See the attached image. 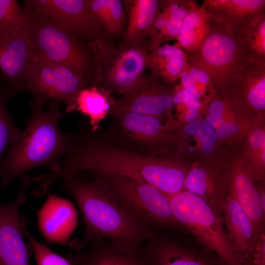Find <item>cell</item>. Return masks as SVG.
<instances>
[{
  "label": "cell",
  "instance_id": "obj_14",
  "mask_svg": "<svg viewBox=\"0 0 265 265\" xmlns=\"http://www.w3.org/2000/svg\"><path fill=\"white\" fill-rule=\"evenodd\" d=\"M29 29L0 34V79L15 95L24 91L34 62Z\"/></svg>",
  "mask_w": 265,
  "mask_h": 265
},
{
  "label": "cell",
  "instance_id": "obj_19",
  "mask_svg": "<svg viewBox=\"0 0 265 265\" xmlns=\"http://www.w3.org/2000/svg\"><path fill=\"white\" fill-rule=\"evenodd\" d=\"M210 22L236 33L250 18L265 12V0H205Z\"/></svg>",
  "mask_w": 265,
  "mask_h": 265
},
{
  "label": "cell",
  "instance_id": "obj_25",
  "mask_svg": "<svg viewBox=\"0 0 265 265\" xmlns=\"http://www.w3.org/2000/svg\"><path fill=\"white\" fill-rule=\"evenodd\" d=\"M111 97L106 90L94 85L87 86L79 93L76 110L89 118L91 131H97L101 121L109 114Z\"/></svg>",
  "mask_w": 265,
  "mask_h": 265
},
{
  "label": "cell",
  "instance_id": "obj_34",
  "mask_svg": "<svg viewBox=\"0 0 265 265\" xmlns=\"http://www.w3.org/2000/svg\"><path fill=\"white\" fill-rule=\"evenodd\" d=\"M127 17L123 0H108L104 29L109 37L123 34Z\"/></svg>",
  "mask_w": 265,
  "mask_h": 265
},
{
  "label": "cell",
  "instance_id": "obj_39",
  "mask_svg": "<svg viewBox=\"0 0 265 265\" xmlns=\"http://www.w3.org/2000/svg\"><path fill=\"white\" fill-rule=\"evenodd\" d=\"M201 111L193 109H186L184 113L183 119L185 122L190 124L200 118V113Z\"/></svg>",
  "mask_w": 265,
  "mask_h": 265
},
{
  "label": "cell",
  "instance_id": "obj_23",
  "mask_svg": "<svg viewBox=\"0 0 265 265\" xmlns=\"http://www.w3.org/2000/svg\"><path fill=\"white\" fill-rule=\"evenodd\" d=\"M187 60L186 53L178 45L164 44L148 51L146 66L151 75L173 86L179 80Z\"/></svg>",
  "mask_w": 265,
  "mask_h": 265
},
{
  "label": "cell",
  "instance_id": "obj_1",
  "mask_svg": "<svg viewBox=\"0 0 265 265\" xmlns=\"http://www.w3.org/2000/svg\"><path fill=\"white\" fill-rule=\"evenodd\" d=\"M82 171L127 176L153 185L169 198L184 190L188 171L174 159L144 154L119 145L107 135L82 130L69 133L59 168L40 175L38 181L44 189L49 190L57 181Z\"/></svg>",
  "mask_w": 265,
  "mask_h": 265
},
{
  "label": "cell",
  "instance_id": "obj_5",
  "mask_svg": "<svg viewBox=\"0 0 265 265\" xmlns=\"http://www.w3.org/2000/svg\"><path fill=\"white\" fill-rule=\"evenodd\" d=\"M172 214L226 265H244L227 236L221 212L200 196L183 190L169 198Z\"/></svg>",
  "mask_w": 265,
  "mask_h": 265
},
{
  "label": "cell",
  "instance_id": "obj_28",
  "mask_svg": "<svg viewBox=\"0 0 265 265\" xmlns=\"http://www.w3.org/2000/svg\"><path fill=\"white\" fill-rule=\"evenodd\" d=\"M29 28V17L17 0H0V34Z\"/></svg>",
  "mask_w": 265,
  "mask_h": 265
},
{
  "label": "cell",
  "instance_id": "obj_32",
  "mask_svg": "<svg viewBox=\"0 0 265 265\" xmlns=\"http://www.w3.org/2000/svg\"><path fill=\"white\" fill-rule=\"evenodd\" d=\"M187 60L186 67L197 88L204 98V106L210 100L207 93L212 99L217 93V91L211 76L208 71L198 62L186 54Z\"/></svg>",
  "mask_w": 265,
  "mask_h": 265
},
{
  "label": "cell",
  "instance_id": "obj_17",
  "mask_svg": "<svg viewBox=\"0 0 265 265\" xmlns=\"http://www.w3.org/2000/svg\"><path fill=\"white\" fill-rule=\"evenodd\" d=\"M219 208L227 236L238 257L239 255L240 257L247 256L256 250L263 240V235L257 230L233 194L229 192L227 196L223 194Z\"/></svg>",
  "mask_w": 265,
  "mask_h": 265
},
{
  "label": "cell",
  "instance_id": "obj_2",
  "mask_svg": "<svg viewBox=\"0 0 265 265\" xmlns=\"http://www.w3.org/2000/svg\"><path fill=\"white\" fill-rule=\"evenodd\" d=\"M62 180V187L74 198L84 222L82 239L71 243L70 247L81 250L88 244L106 241L138 249L147 239L151 231L130 218L104 182L95 177L87 180L80 173Z\"/></svg>",
  "mask_w": 265,
  "mask_h": 265
},
{
  "label": "cell",
  "instance_id": "obj_20",
  "mask_svg": "<svg viewBox=\"0 0 265 265\" xmlns=\"http://www.w3.org/2000/svg\"><path fill=\"white\" fill-rule=\"evenodd\" d=\"M140 249L147 265H209L174 239L151 231Z\"/></svg>",
  "mask_w": 265,
  "mask_h": 265
},
{
  "label": "cell",
  "instance_id": "obj_24",
  "mask_svg": "<svg viewBox=\"0 0 265 265\" xmlns=\"http://www.w3.org/2000/svg\"><path fill=\"white\" fill-rule=\"evenodd\" d=\"M209 15L204 5L194 0L186 16L176 44L186 53L195 52L206 38L210 27Z\"/></svg>",
  "mask_w": 265,
  "mask_h": 265
},
{
  "label": "cell",
  "instance_id": "obj_35",
  "mask_svg": "<svg viewBox=\"0 0 265 265\" xmlns=\"http://www.w3.org/2000/svg\"><path fill=\"white\" fill-rule=\"evenodd\" d=\"M24 234L30 244L37 265H75L68 258L55 253L37 240L26 228Z\"/></svg>",
  "mask_w": 265,
  "mask_h": 265
},
{
  "label": "cell",
  "instance_id": "obj_21",
  "mask_svg": "<svg viewBox=\"0 0 265 265\" xmlns=\"http://www.w3.org/2000/svg\"><path fill=\"white\" fill-rule=\"evenodd\" d=\"M90 244L85 250L68 258L75 265H147L140 248L132 249L106 241Z\"/></svg>",
  "mask_w": 265,
  "mask_h": 265
},
{
  "label": "cell",
  "instance_id": "obj_13",
  "mask_svg": "<svg viewBox=\"0 0 265 265\" xmlns=\"http://www.w3.org/2000/svg\"><path fill=\"white\" fill-rule=\"evenodd\" d=\"M31 184V177L25 176L16 198L7 204L0 203V265H30L24 238L26 222L19 210L27 199Z\"/></svg>",
  "mask_w": 265,
  "mask_h": 265
},
{
  "label": "cell",
  "instance_id": "obj_12",
  "mask_svg": "<svg viewBox=\"0 0 265 265\" xmlns=\"http://www.w3.org/2000/svg\"><path fill=\"white\" fill-rule=\"evenodd\" d=\"M174 87L152 75L119 99H110L109 114L133 113L151 115L160 120L172 118Z\"/></svg>",
  "mask_w": 265,
  "mask_h": 265
},
{
  "label": "cell",
  "instance_id": "obj_31",
  "mask_svg": "<svg viewBox=\"0 0 265 265\" xmlns=\"http://www.w3.org/2000/svg\"><path fill=\"white\" fill-rule=\"evenodd\" d=\"M184 132L196 139L200 152L204 156H212L217 149L219 142L215 131L208 124L205 119L198 120L186 125Z\"/></svg>",
  "mask_w": 265,
  "mask_h": 265
},
{
  "label": "cell",
  "instance_id": "obj_26",
  "mask_svg": "<svg viewBox=\"0 0 265 265\" xmlns=\"http://www.w3.org/2000/svg\"><path fill=\"white\" fill-rule=\"evenodd\" d=\"M184 190L200 196L219 209V203L223 193L218 187L214 174L204 167L196 166L188 171Z\"/></svg>",
  "mask_w": 265,
  "mask_h": 265
},
{
  "label": "cell",
  "instance_id": "obj_3",
  "mask_svg": "<svg viewBox=\"0 0 265 265\" xmlns=\"http://www.w3.org/2000/svg\"><path fill=\"white\" fill-rule=\"evenodd\" d=\"M58 104L49 108L33 107L24 131L9 144L0 164L1 188H5L16 178L41 166L56 171L64 155L69 133L62 132L59 121L62 116Z\"/></svg>",
  "mask_w": 265,
  "mask_h": 265
},
{
  "label": "cell",
  "instance_id": "obj_27",
  "mask_svg": "<svg viewBox=\"0 0 265 265\" xmlns=\"http://www.w3.org/2000/svg\"><path fill=\"white\" fill-rule=\"evenodd\" d=\"M236 34L253 57L265 59V12L248 19Z\"/></svg>",
  "mask_w": 265,
  "mask_h": 265
},
{
  "label": "cell",
  "instance_id": "obj_30",
  "mask_svg": "<svg viewBox=\"0 0 265 265\" xmlns=\"http://www.w3.org/2000/svg\"><path fill=\"white\" fill-rule=\"evenodd\" d=\"M193 0H163L169 12V18L161 37L160 44L177 40L184 21L188 13Z\"/></svg>",
  "mask_w": 265,
  "mask_h": 265
},
{
  "label": "cell",
  "instance_id": "obj_8",
  "mask_svg": "<svg viewBox=\"0 0 265 265\" xmlns=\"http://www.w3.org/2000/svg\"><path fill=\"white\" fill-rule=\"evenodd\" d=\"M96 62L94 85L108 93L124 95L138 85L147 75V42L132 47H117L109 37L91 45Z\"/></svg>",
  "mask_w": 265,
  "mask_h": 265
},
{
  "label": "cell",
  "instance_id": "obj_11",
  "mask_svg": "<svg viewBox=\"0 0 265 265\" xmlns=\"http://www.w3.org/2000/svg\"><path fill=\"white\" fill-rule=\"evenodd\" d=\"M107 135L115 142L144 154L155 156L159 149L177 142L166 125L151 115L118 113Z\"/></svg>",
  "mask_w": 265,
  "mask_h": 265
},
{
  "label": "cell",
  "instance_id": "obj_33",
  "mask_svg": "<svg viewBox=\"0 0 265 265\" xmlns=\"http://www.w3.org/2000/svg\"><path fill=\"white\" fill-rule=\"evenodd\" d=\"M247 147L250 154L257 159L254 174L256 179H261L264 172L265 163V132L262 126L252 127L247 136ZM255 159V160H256Z\"/></svg>",
  "mask_w": 265,
  "mask_h": 265
},
{
  "label": "cell",
  "instance_id": "obj_9",
  "mask_svg": "<svg viewBox=\"0 0 265 265\" xmlns=\"http://www.w3.org/2000/svg\"><path fill=\"white\" fill-rule=\"evenodd\" d=\"M81 72L67 66L44 59H34L24 91L33 97L30 105L41 108L47 101L63 103L67 113L76 110L79 93L91 85Z\"/></svg>",
  "mask_w": 265,
  "mask_h": 265
},
{
  "label": "cell",
  "instance_id": "obj_22",
  "mask_svg": "<svg viewBox=\"0 0 265 265\" xmlns=\"http://www.w3.org/2000/svg\"><path fill=\"white\" fill-rule=\"evenodd\" d=\"M128 13L122 46L132 47L146 42L152 23L159 10L160 0H123Z\"/></svg>",
  "mask_w": 265,
  "mask_h": 265
},
{
  "label": "cell",
  "instance_id": "obj_38",
  "mask_svg": "<svg viewBox=\"0 0 265 265\" xmlns=\"http://www.w3.org/2000/svg\"><path fill=\"white\" fill-rule=\"evenodd\" d=\"M179 80L180 81V84L183 88L191 93L197 100L201 102L204 108L203 97L189 74L186 67V65L181 72Z\"/></svg>",
  "mask_w": 265,
  "mask_h": 265
},
{
  "label": "cell",
  "instance_id": "obj_40",
  "mask_svg": "<svg viewBox=\"0 0 265 265\" xmlns=\"http://www.w3.org/2000/svg\"><path fill=\"white\" fill-rule=\"evenodd\" d=\"M2 85V84L0 83V88L1 87Z\"/></svg>",
  "mask_w": 265,
  "mask_h": 265
},
{
  "label": "cell",
  "instance_id": "obj_18",
  "mask_svg": "<svg viewBox=\"0 0 265 265\" xmlns=\"http://www.w3.org/2000/svg\"><path fill=\"white\" fill-rule=\"evenodd\" d=\"M256 177L248 164L236 163L230 170L229 188L242 209L253 222L259 232L263 235L265 208L263 206Z\"/></svg>",
  "mask_w": 265,
  "mask_h": 265
},
{
  "label": "cell",
  "instance_id": "obj_7",
  "mask_svg": "<svg viewBox=\"0 0 265 265\" xmlns=\"http://www.w3.org/2000/svg\"><path fill=\"white\" fill-rule=\"evenodd\" d=\"M26 14L30 21L34 59L47 60L70 67L84 75L90 84L94 85L96 62L91 45L49 19Z\"/></svg>",
  "mask_w": 265,
  "mask_h": 265
},
{
  "label": "cell",
  "instance_id": "obj_36",
  "mask_svg": "<svg viewBox=\"0 0 265 265\" xmlns=\"http://www.w3.org/2000/svg\"><path fill=\"white\" fill-rule=\"evenodd\" d=\"M230 107L227 99L217 93L203 108L206 112L205 120L215 130L225 119Z\"/></svg>",
  "mask_w": 265,
  "mask_h": 265
},
{
  "label": "cell",
  "instance_id": "obj_4",
  "mask_svg": "<svg viewBox=\"0 0 265 265\" xmlns=\"http://www.w3.org/2000/svg\"><path fill=\"white\" fill-rule=\"evenodd\" d=\"M112 191L130 218L150 231L181 226L174 218L169 197L147 183L116 173L91 172Z\"/></svg>",
  "mask_w": 265,
  "mask_h": 265
},
{
  "label": "cell",
  "instance_id": "obj_37",
  "mask_svg": "<svg viewBox=\"0 0 265 265\" xmlns=\"http://www.w3.org/2000/svg\"><path fill=\"white\" fill-rule=\"evenodd\" d=\"M227 114L225 119L214 130L219 142H232L241 134L239 124L236 121L227 120Z\"/></svg>",
  "mask_w": 265,
  "mask_h": 265
},
{
  "label": "cell",
  "instance_id": "obj_15",
  "mask_svg": "<svg viewBox=\"0 0 265 265\" xmlns=\"http://www.w3.org/2000/svg\"><path fill=\"white\" fill-rule=\"evenodd\" d=\"M226 99L237 114L263 118L265 110V59H250Z\"/></svg>",
  "mask_w": 265,
  "mask_h": 265
},
{
  "label": "cell",
  "instance_id": "obj_16",
  "mask_svg": "<svg viewBox=\"0 0 265 265\" xmlns=\"http://www.w3.org/2000/svg\"><path fill=\"white\" fill-rule=\"evenodd\" d=\"M39 229L48 242L70 245L69 239L78 224V213L68 200L49 194L38 210Z\"/></svg>",
  "mask_w": 265,
  "mask_h": 265
},
{
  "label": "cell",
  "instance_id": "obj_29",
  "mask_svg": "<svg viewBox=\"0 0 265 265\" xmlns=\"http://www.w3.org/2000/svg\"><path fill=\"white\" fill-rule=\"evenodd\" d=\"M14 94L3 85L0 88V164L2 153L21 132L10 114L7 104Z\"/></svg>",
  "mask_w": 265,
  "mask_h": 265
},
{
  "label": "cell",
  "instance_id": "obj_6",
  "mask_svg": "<svg viewBox=\"0 0 265 265\" xmlns=\"http://www.w3.org/2000/svg\"><path fill=\"white\" fill-rule=\"evenodd\" d=\"M186 53L208 71L217 93L225 98L230 95L243 70L253 57L237 34L212 22L198 48Z\"/></svg>",
  "mask_w": 265,
  "mask_h": 265
},
{
  "label": "cell",
  "instance_id": "obj_10",
  "mask_svg": "<svg viewBox=\"0 0 265 265\" xmlns=\"http://www.w3.org/2000/svg\"><path fill=\"white\" fill-rule=\"evenodd\" d=\"M23 10L51 20L90 45L108 37L88 0H26Z\"/></svg>",
  "mask_w": 265,
  "mask_h": 265
}]
</instances>
